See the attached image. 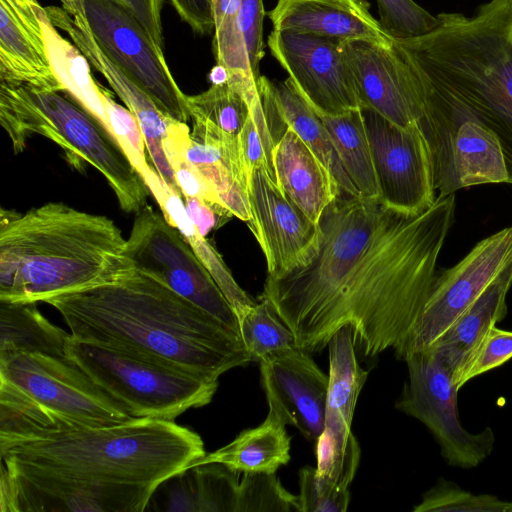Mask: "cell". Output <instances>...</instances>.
<instances>
[{"mask_svg":"<svg viewBox=\"0 0 512 512\" xmlns=\"http://www.w3.org/2000/svg\"><path fill=\"white\" fill-rule=\"evenodd\" d=\"M455 209V193L418 214L339 196L324 210L306 261L267 276L260 297L309 353L344 327L365 356L396 350L422 312Z\"/></svg>","mask_w":512,"mask_h":512,"instance_id":"cell-1","label":"cell"},{"mask_svg":"<svg viewBox=\"0 0 512 512\" xmlns=\"http://www.w3.org/2000/svg\"><path fill=\"white\" fill-rule=\"evenodd\" d=\"M45 303L75 339L113 347L218 380L252 362L240 333L135 267L113 281Z\"/></svg>","mask_w":512,"mask_h":512,"instance_id":"cell-2","label":"cell"},{"mask_svg":"<svg viewBox=\"0 0 512 512\" xmlns=\"http://www.w3.org/2000/svg\"><path fill=\"white\" fill-rule=\"evenodd\" d=\"M0 214V301L46 302L134 268L127 239L106 216L56 202Z\"/></svg>","mask_w":512,"mask_h":512,"instance_id":"cell-3","label":"cell"},{"mask_svg":"<svg viewBox=\"0 0 512 512\" xmlns=\"http://www.w3.org/2000/svg\"><path fill=\"white\" fill-rule=\"evenodd\" d=\"M431 32L393 39L412 70L463 102L498 137L512 184V0H490L471 17L440 13Z\"/></svg>","mask_w":512,"mask_h":512,"instance_id":"cell-4","label":"cell"},{"mask_svg":"<svg viewBox=\"0 0 512 512\" xmlns=\"http://www.w3.org/2000/svg\"><path fill=\"white\" fill-rule=\"evenodd\" d=\"M205 454L201 437L191 429L171 420L134 418L26 442L0 456L14 471L156 489Z\"/></svg>","mask_w":512,"mask_h":512,"instance_id":"cell-5","label":"cell"},{"mask_svg":"<svg viewBox=\"0 0 512 512\" xmlns=\"http://www.w3.org/2000/svg\"><path fill=\"white\" fill-rule=\"evenodd\" d=\"M63 92L46 91L25 84L0 82V124L7 132L14 154L28 139L41 135L56 143L67 162L83 172L85 163L96 168L127 213L147 205L149 189L115 137Z\"/></svg>","mask_w":512,"mask_h":512,"instance_id":"cell-6","label":"cell"},{"mask_svg":"<svg viewBox=\"0 0 512 512\" xmlns=\"http://www.w3.org/2000/svg\"><path fill=\"white\" fill-rule=\"evenodd\" d=\"M65 353L133 418L175 421L209 404L218 388V380L72 335Z\"/></svg>","mask_w":512,"mask_h":512,"instance_id":"cell-7","label":"cell"},{"mask_svg":"<svg viewBox=\"0 0 512 512\" xmlns=\"http://www.w3.org/2000/svg\"><path fill=\"white\" fill-rule=\"evenodd\" d=\"M404 360L408 380L396 409L428 428L448 466L472 469L481 465L491 455L496 436L489 426L477 433L464 428L451 371L432 349L411 353Z\"/></svg>","mask_w":512,"mask_h":512,"instance_id":"cell-8","label":"cell"},{"mask_svg":"<svg viewBox=\"0 0 512 512\" xmlns=\"http://www.w3.org/2000/svg\"><path fill=\"white\" fill-rule=\"evenodd\" d=\"M127 254L137 270L163 282L239 332L236 313L189 243L162 213L148 204L136 213L127 239Z\"/></svg>","mask_w":512,"mask_h":512,"instance_id":"cell-9","label":"cell"},{"mask_svg":"<svg viewBox=\"0 0 512 512\" xmlns=\"http://www.w3.org/2000/svg\"><path fill=\"white\" fill-rule=\"evenodd\" d=\"M89 28L99 47L154 101L166 116L186 123V96L143 25L116 0H83Z\"/></svg>","mask_w":512,"mask_h":512,"instance_id":"cell-10","label":"cell"},{"mask_svg":"<svg viewBox=\"0 0 512 512\" xmlns=\"http://www.w3.org/2000/svg\"><path fill=\"white\" fill-rule=\"evenodd\" d=\"M0 379L83 428L134 419L66 356L19 353L0 357Z\"/></svg>","mask_w":512,"mask_h":512,"instance_id":"cell-11","label":"cell"},{"mask_svg":"<svg viewBox=\"0 0 512 512\" xmlns=\"http://www.w3.org/2000/svg\"><path fill=\"white\" fill-rule=\"evenodd\" d=\"M512 264V227L480 240L454 266L436 275L411 333L395 352L403 359L430 348Z\"/></svg>","mask_w":512,"mask_h":512,"instance_id":"cell-12","label":"cell"},{"mask_svg":"<svg viewBox=\"0 0 512 512\" xmlns=\"http://www.w3.org/2000/svg\"><path fill=\"white\" fill-rule=\"evenodd\" d=\"M329 374L324 428L316 443V473L347 489L356 474L361 450L351 432L359 394L368 372L358 363L352 331L344 327L328 343Z\"/></svg>","mask_w":512,"mask_h":512,"instance_id":"cell-13","label":"cell"},{"mask_svg":"<svg viewBox=\"0 0 512 512\" xmlns=\"http://www.w3.org/2000/svg\"><path fill=\"white\" fill-rule=\"evenodd\" d=\"M379 189L389 208L418 214L437 197L428 144L414 125L402 128L376 111L362 109Z\"/></svg>","mask_w":512,"mask_h":512,"instance_id":"cell-14","label":"cell"},{"mask_svg":"<svg viewBox=\"0 0 512 512\" xmlns=\"http://www.w3.org/2000/svg\"><path fill=\"white\" fill-rule=\"evenodd\" d=\"M273 57L300 95L318 113L362 109L340 42L311 34L273 30Z\"/></svg>","mask_w":512,"mask_h":512,"instance_id":"cell-15","label":"cell"},{"mask_svg":"<svg viewBox=\"0 0 512 512\" xmlns=\"http://www.w3.org/2000/svg\"><path fill=\"white\" fill-rule=\"evenodd\" d=\"M250 220L267 265V276L279 277L306 261L319 237L313 222L280 189L265 168L254 169L248 178Z\"/></svg>","mask_w":512,"mask_h":512,"instance_id":"cell-16","label":"cell"},{"mask_svg":"<svg viewBox=\"0 0 512 512\" xmlns=\"http://www.w3.org/2000/svg\"><path fill=\"white\" fill-rule=\"evenodd\" d=\"M44 8L53 25L69 36L89 64L104 76L134 115L144 135L150 161L166 184L183 197L163 147V140L172 118L162 113L150 96L99 47L89 28L83 3L79 4L72 14L63 7Z\"/></svg>","mask_w":512,"mask_h":512,"instance_id":"cell-17","label":"cell"},{"mask_svg":"<svg viewBox=\"0 0 512 512\" xmlns=\"http://www.w3.org/2000/svg\"><path fill=\"white\" fill-rule=\"evenodd\" d=\"M259 363L269 411L316 442L324 428L328 375L299 347Z\"/></svg>","mask_w":512,"mask_h":512,"instance_id":"cell-18","label":"cell"},{"mask_svg":"<svg viewBox=\"0 0 512 512\" xmlns=\"http://www.w3.org/2000/svg\"><path fill=\"white\" fill-rule=\"evenodd\" d=\"M340 45L362 109H372L402 128L416 125L413 83L392 46L366 40L343 41Z\"/></svg>","mask_w":512,"mask_h":512,"instance_id":"cell-19","label":"cell"},{"mask_svg":"<svg viewBox=\"0 0 512 512\" xmlns=\"http://www.w3.org/2000/svg\"><path fill=\"white\" fill-rule=\"evenodd\" d=\"M8 470L16 483V512H140L147 509L156 490L148 486L100 485Z\"/></svg>","mask_w":512,"mask_h":512,"instance_id":"cell-20","label":"cell"},{"mask_svg":"<svg viewBox=\"0 0 512 512\" xmlns=\"http://www.w3.org/2000/svg\"><path fill=\"white\" fill-rule=\"evenodd\" d=\"M268 16L273 30L392 46L393 39L371 15L366 0H278Z\"/></svg>","mask_w":512,"mask_h":512,"instance_id":"cell-21","label":"cell"},{"mask_svg":"<svg viewBox=\"0 0 512 512\" xmlns=\"http://www.w3.org/2000/svg\"><path fill=\"white\" fill-rule=\"evenodd\" d=\"M188 161L218 195L229 213L248 222V172L239 136L227 134L208 124L193 121L185 146Z\"/></svg>","mask_w":512,"mask_h":512,"instance_id":"cell-22","label":"cell"},{"mask_svg":"<svg viewBox=\"0 0 512 512\" xmlns=\"http://www.w3.org/2000/svg\"><path fill=\"white\" fill-rule=\"evenodd\" d=\"M0 82L63 92L49 61L40 21L0 0Z\"/></svg>","mask_w":512,"mask_h":512,"instance_id":"cell-23","label":"cell"},{"mask_svg":"<svg viewBox=\"0 0 512 512\" xmlns=\"http://www.w3.org/2000/svg\"><path fill=\"white\" fill-rule=\"evenodd\" d=\"M276 181L283 193L313 222L341 195L329 170L290 127L273 150Z\"/></svg>","mask_w":512,"mask_h":512,"instance_id":"cell-24","label":"cell"},{"mask_svg":"<svg viewBox=\"0 0 512 512\" xmlns=\"http://www.w3.org/2000/svg\"><path fill=\"white\" fill-rule=\"evenodd\" d=\"M511 287L512 264L428 348L451 371L452 378L484 334L506 317Z\"/></svg>","mask_w":512,"mask_h":512,"instance_id":"cell-25","label":"cell"},{"mask_svg":"<svg viewBox=\"0 0 512 512\" xmlns=\"http://www.w3.org/2000/svg\"><path fill=\"white\" fill-rule=\"evenodd\" d=\"M145 184L157 201L162 215L168 223L181 232L221 289L237 317L242 316L256 304V301L238 285L214 245L198 231L186 211L183 197L172 190L158 172L151 176Z\"/></svg>","mask_w":512,"mask_h":512,"instance_id":"cell-26","label":"cell"},{"mask_svg":"<svg viewBox=\"0 0 512 512\" xmlns=\"http://www.w3.org/2000/svg\"><path fill=\"white\" fill-rule=\"evenodd\" d=\"M285 424L268 411L257 427L243 430L234 440L206 453L194 465L220 463L237 473H276L290 460V436Z\"/></svg>","mask_w":512,"mask_h":512,"instance_id":"cell-27","label":"cell"},{"mask_svg":"<svg viewBox=\"0 0 512 512\" xmlns=\"http://www.w3.org/2000/svg\"><path fill=\"white\" fill-rule=\"evenodd\" d=\"M239 475L220 463L193 465L165 481L162 510L236 512Z\"/></svg>","mask_w":512,"mask_h":512,"instance_id":"cell-28","label":"cell"},{"mask_svg":"<svg viewBox=\"0 0 512 512\" xmlns=\"http://www.w3.org/2000/svg\"><path fill=\"white\" fill-rule=\"evenodd\" d=\"M36 15L41 24L51 68L63 87V93L112 134L104 102L105 90L94 81L87 58L72 41L57 31L44 7Z\"/></svg>","mask_w":512,"mask_h":512,"instance_id":"cell-29","label":"cell"},{"mask_svg":"<svg viewBox=\"0 0 512 512\" xmlns=\"http://www.w3.org/2000/svg\"><path fill=\"white\" fill-rule=\"evenodd\" d=\"M84 429L0 379V453L19 444Z\"/></svg>","mask_w":512,"mask_h":512,"instance_id":"cell-30","label":"cell"},{"mask_svg":"<svg viewBox=\"0 0 512 512\" xmlns=\"http://www.w3.org/2000/svg\"><path fill=\"white\" fill-rule=\"evenodd\" d=\"M273 97L284 125L295 131L329 170L340 196L361 197L346 174L322 120L289 78L273 83Z\"/></svg>","mask_w":512,"mask_h":512,"instance_id":"cell-31","label":"cell"},{"mask_svg":"<svg viewBox=\"0 0 512 512\" xmlns=\"http://www.w3.org/2000/svg\"><path fill=\"white\" fill-rule=\"evenodd\" d=\"M0 357L19 353L66 356L71 336L48 321L36 303L0 301Z\"/></svg>","mask_w":512,"mask_h":512,"instance_id":"cell-32","label":"cell"},{"mask_svg":"<svg viewBox=\"0 0 512 512\" xmlns=\"http://www.w3.org/2000/svg\"><path fill=\"white\" fill-rule=\"evenodd\" d=\"M316 113L326 127L342 166L360 196L379 199L362 109L339 114Z\"/></svg>","mask_w":512,"mask_h":512,"instance_id":"cell-33","label":"cell"},{"mask_svg":"<svg viewBox=\"0 0 512 512\" xmlns=\"http://www.w3.org/2000/svg\"><path fill=\"white\" fill-rule=\"evenodd\" d=\"M190 118L239 136L249 115L245 93L227 81L212 83L206 91L186 96Z\"/></svg>","mask_w":512,"mask_h":512,"instance_id":"cell-34","label":"cell"},{"mask_svg":"<svg viewBox=\"0 0 512 512\" xmlns=\"http://www.w3.org/2000/svg\"><path fill=\"white\" fill-rule=\"evenodd\" d=\"M242 342L252 361H258L298 347L294 334L284 324L271 303L259 302L238 318Z\"/></svg>","mask_w":512,"mask_h":512,"instance_id":"cell-35","label":"cell"},{"mask_svg":"<svg viewBox=\"0 0 512 512\" xmlns=\"http://www.w3.org/2000/svg\"><path fill=\"white\" fill-rule=\"evenodd\" d=\"M241 0H212L214 16L213 52L226 78L253 77L240 28ZM256 80V79H255Z\"/></svg>","mask_w":512,"mask_h":512,"instance_id":"cell-36","label":"cell"},{"mask_svg":"<svg viewBox=\"0 0 512 512\" xmlns=\"http://www.w3.org/2000/svg\"><path fill=\"white\" fill-rule=\"evenodd\" d=\"M190 132L186 123L171 119L167 135L163 140L164 151L177 185L183 198H197L210 205L221 216L229 219L232 215L221 199L186 157L185 146L190 138Z\"/></svg>","mask_w":512,"mask_h":512,"instance_id":"cell-37","label":"cell"},{"mask_svg":"<svg viewBox=\"0 0 512 512\" xmlns=\"http://www.w3.org/2000/svg\"><path fill=\"white\" fill-rule=\"evenodd\" d=\"M414 512H512V501L491 494L472 493L451 480L438 478L422 495Z\"/></svg>","mask_w":512,"mask_h":512,"instance_id":"cell-38","label":"cell"},{"mask_svg":"<svg viewBox=\"0 0 512 512\" xmlns=\"http://www.w3.org/2000/svg\"><path fill=\"white\" fill-rule=\"evenodd\" d=\"M236 512H300L298 496L287 491L276 473H243Z\"/></svg>","mask_w":512,"mask_h":512,"instance_id":"cell-39","label":"cell"},{"mask_svg":"<svg viewBox=\"0 0 512 512\" xmlns=\"http://www.w3.org/2000/svg\"><path fill=\"white\" fill-rule=\"evenodd\" d=\"M512 358V331L493 325L472 349L452 383L459 391L468 381Z\"/></svg>","mask_w":512,"mask_h":512,"instance_id":"cell-40","label":"cell"},{"mask_svg":"<svg viewBox=\"0 0 512 512\" xmlns=\"http://www.w3.org/2000/svg\"><path fill=\"white\" fill-rule=\"evenodd\" d=\"M104 102L111 131L136 172L145 182L155 171L146 157V143L134 115L104 92Z\"/></svg>","mask_w":512,"mask_h":512,"instance_id":"cell-41","label":"cell"},{"mask_svg":"<svg viewBox=\"0 0 512 512\" xmlns=\"http://www.w3.org/2000/svg\"><path fill=\"white\" fill-rule=\"evenodd\" d=\"M380 24L392 39H410L423 36L439 23L413 0H376Z\"/></svg>","mask_w":512,"mask_h":512,"instance_id":"cell-42","label":"cell"},{"mask_svg":"<svg viewBox=\"0 0 512 512\" xmlns=\"http://www.w3.org/2000/svg\"><path fill=\"white\" fill-rule=\"evenodd\" d=\"M300 512H345L347 511L349 489L338 488L317 476L316 468L303 467L299 472Z\"/></svg>","mask_w":512,"mask_h":512,"instance_id":"cell-43","label":"cell"},{"mask_svg":"<svg viewBox=\"0 0 512 512\" xmlns=\"http://www.w3.org/2000/svg\"><path fill=\"white\" fill-rule=\"evenodd\" d=\"M265 16L263 0H241L240 28L243 35L250 69L256 80L259 79L260 62L264 56L263 19Z\"/></svg>","mask_w":512,"mask_h":512,"instance_id":"cell-44","label":"cell"},{"mask_svg":"<svg viewBox=\"0 0 512 512\" xmlns=\"http://www.w3.org/2000/svg\"><path fill=\"white\" fill-rule=\"evenodd\" d=\"M145 28L151 39L164 48L162 8L163 0H116Z\"/></svg>","mask_w":512,"mask_h":512,"instance_id":"cell-45","label":"cell"},{"mask_svg":"<svg viewBox=\"0 0 512 512\" xmlns=\"http://www.w3.org/2000/svg\"><path fill=\"white\" fill-rule=\"evenodd\" d=\"M180 19L199 35L214 31L212 0H169Z\"/></svg>","mask_w":512,"mask_h":512,"instance_id":"cell-46","label":"cell"},{"mask_svg":"<svg viewBox=\"0 0 512 512\" xmlns=\"http://www.w3.org/2000/svg\"><path fill=\"white\" fill-rule=\"evenodd\" d=\"M186 211L198 229L206 237L213 229L222 226L228 219L218 214L207 203L191 197H184Z\"/></svg>","mask_w":512,"mask_h":512,"instance_id":"cell-47","label":"cell"},{"mask_svg":"<svg viewBox=\"0 0 512 512\" xmlns=\"http://www.w3.org/2000/svg\"><path fill=\"white\" fill-rule=\"evenodd\" d=\"M16 9L25 17L38 21L37 12L42 6L36 0H9Z\"/></svg>","mask_w":512,"mask_h":512,"instance_id":"cell-48","label":"cell"},{"mask_svg":"<svg viewBox=\"0 0 512 512\" xmlns=\"http://www.w3.org/2000/svg\"><path fill=\"white\" fill-rule=\"evenodd\" d=\"M62 3V7L69 13H71L75 6L83 0H59Z\"/></svg>","mask_w":512,"mask_h":512,"instance_id":"cell-49","label":"cell"}]
</instances>
